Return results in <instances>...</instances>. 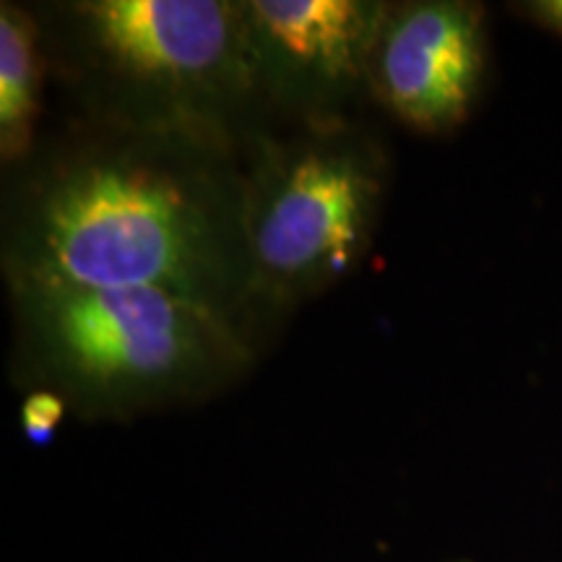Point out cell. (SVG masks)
Returning a JSON list of instances; mask_svg holds the SVG:
<instances>
[{
	"label": "cell",
	"mask_w": 562,
	"mask_h": 562,
	"mask_svg": "<svg viewBox=\"0 0 562 562\" xmlns=\"http://www.w3.org/2000/svg\"><path fill=\"white\" fill-rule=\"evenodd\" d=\"M383 0H243L258 100L273 128L364 117Z\"/></svg>",
	"instance_id": "cell-5"
},
{
	"label": "cell",
	"mask_w": 562,
	"mask_h": 562,
	"mask_svg": "<svg viewBox=\"0 0 562 562\" xmlns=\"http://www.w3.org/2000/svg\"><path fill=\"white\" fill-rule=\"evenodd\" d=\"M518 13L533 21L542 30L558 34L562 40V0H533V3L516 5Z\"/></svg>",
	"instance_id": "cell-9"
},
{
	"label": "cell",
	"mask_w": 562,
	"mask_h": 562,
	"mask_svg": "<svg viewBox=\"0 0 562 562\" xmlns=\"http://www.w3.org/2000/svg\"><path fill=\"white\" fill-rule=\"evenodd\" d=\"M252 297L266 339L357 271L375 243L393 161L364 117L286 125L245 151Z\"/></svg>",
	"instance_id": "cell-4"
},
{
	"label": "cell",
	"mask_w": 562,
	"mask_h": 562,
	"mask_svg": "<svg viewBox=\"0 0 562 562\" xmlns=\"http://www.w3.org/2000/svg\"><path fill=\"white\" fill-rule=\"evenodd\" d=\"M245 151L214 133L58 115L3 170V279L159 290L235 321L266 349Z\"/></svg>",
	"instance_id": "cell-1"
},
{
	"label": "cell",
	"mask_w": 562,
	"mask_h": 562,
	"mask_svg": "<svg viewBox=\"0 0 562 562\" xmlns=\"http://www.w3.org/2000/svg\"><path fill=\"white\" fill-rule=\"evenodd\" d=\"M456 562H469V560H456Z\"/></svg>",
	"instance_id": "cell-10"
},
{
	"label": "cell",
	"mask_w": 562,
	"mask_h": 562,
	"mask_svg": "<svg viewBox=\"0 0 562 562\" xmlns=\"http://www.w3.org/2000/svg\"><path fill=\"white\" fill-rule=\"evenodd\" d=\"M47 63L30 5L0 3V165H19L45 128Z\"/></svg>",
	"instance_id": "cell-7"
},
{
	"label": "cell",
	"mask_w": 562,
	"mask_h": 562,
	"mask_svg": "<svg viewBox=\"0 0 562 562\" xmlns=\"http://www.w3.org/2000/svg\"><path fill=\"white\" fill-rule=\"evenodd\" d=\"M60 117L201 131L243 149L273 125L258 100L243 0L30 3Z\"/></svg>",
	"instance_id": "cell-3"
},
{
	"label": "cell",
	"mask_w": 562,
	"mask_h": 562,
	"mask_svg": "<svg viewBox=\"0 0 562 562\" xmlns=\"http://www.w3.org/2000/svg\"><path fill=\"white\" fill-rule=\"evenodd\" d=\"M487 76V13L469 0L385 5L370 63L375 108L419 136H448L472 115Z\"/></svg>",
	"instance_id": "cell-6"
},
{
	"label": "cell",
	"mask_w": 562,
	"mask_h": 562,
	"mask_svg": "<svg viewBox=\"0 0 562 562\" xmlns=\"http://www.w3.org/2000/svg\"><path fill=\"white\" fill-rule=\"evenodd\" d=\"M11 381L83 422L201 406L240 385L263 347L235 321L159 290L11 279Z\"/></svg>",
	"instance_id": "cell-2"
},
{
	"label": "cell",
	"mask_w": 562,
	"mask_h": 562,
	"mask_svg": "<svg viewBox=\"0 0 562 562\" xmlns=\"http://www.w3.org/2000/svg\"><path fill=\"white\" fill-rule=\"evenodd\" d=\"M66 414L68 406L60 396L50 391H30L21 402V430L32 442H47Z\"/></svg>",
	"instance_id": "cell-8"
}]
</instances>
